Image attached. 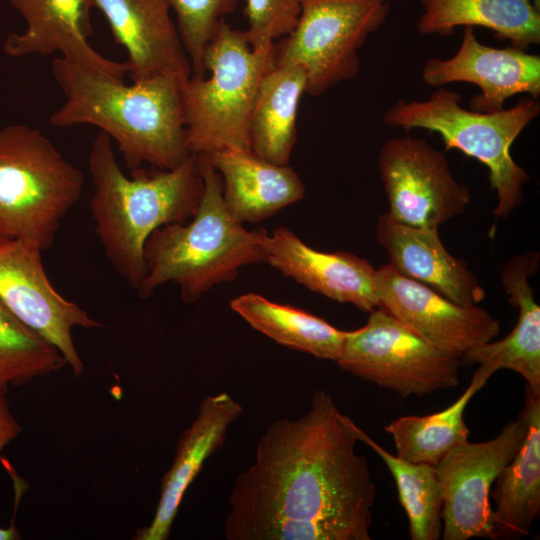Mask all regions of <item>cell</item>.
<instances>
[{
    "label": "cell",
    "mask_w": 540,
    "mask_h": 540,
    "mask_svg": "<svg viewBox=\"0 0 540 540\" xmlns=\"http://www.w3.org/2000/svg\"><path fill=\"white\" fill-rule=\"evenodd\" d=\"M539 1H540V0H532V2L534 3V5H535L538 9H540V8H539V7H540Z\"/></svg>",
    "instance_id": "d6a6232c"
},
{
    "label": "cell",
    "mask_w": 540,
    "mask_h": 540,
    "mask_svg": "<svg viewBox=\"0 0 540 540\" xmlns=\"http://www.w3.org/2000/svg\"><path fill=\"white\" fill-rule=\"evenodd\" d=\"M421 77L426 85L437 88L457 82L474 84L480 93L471 99L470 109L491 113L503 109L514 95L539 97L540 57L513 46L484 45L473 27H464L457 52L446 59H428Z\"/></svg>",
    "instance_id": "5bb4252c"
},
{
    "label": "cell",
    "mask_w": 540,
    "mask_h": 540,
    "mask_svg": "<svg viewBox=\"0 0 540 540\" xmlns=\"http://www.w3.org/2000/svg\"><path fill=\"white\" fill-rule=\"evenodd\" d=\"M196 156L203 179L199 207L190 221L161 226L146 240L141 298L174 282L183 302L194 303L214 286L233 281L240 268L266 263L262 228L248 231L230 213L219 174L206 155Z\"/></svg>",
    "instance_id": "277c9868"
},
{
    "label": "cell",
    "mask_w": 540,
    "mask_h": 540,
    "mask_svg": "<svg viewBox=\"0 0 540 540\" xmlns=\"http://www.w3.org/2000/svg\"><path fill=\"white\" fill-rule=\"evenodd\" d=\"M389 10V0H300L295 27L275 45L276 63L303 68L306 93L320 96L357 76L359 51Z\"/></svg>",
    "instance_id": "ba28073f"
},
{
    "label": "cell",
    "mask_w": 540,
    "mask_h": 540,
    "mask_svg": "<svg viewBox=\"0 0 540 540\" xmlns=\"http://www.w3.org/2000/svg\"><path fill=\"white\" fill-rule=\"evenodd\" d=\"M376 293L379 307L432 345L459 358L500 333L499 321L484 308L457 304L389 264L376 271Z\"/></svg>",
    "instance_id": "4fadbf2b"
},
{
    "label": "cell",
    "mask_w": 540,
    "mask_h": 540,
    "mask_svg": "<svg viewBox=\"0 0 540 540\" xmlns=\"http://www.w3.org/2000/svg\"><path fill=\"white\" fill-rule=\"evenodd\" d=\"M251 46L268 50L276 40L286 37L295 27L300 13V0H245Z\"/></svg>",
    "instance_id": "f546056e"
},
{
    "label": "cell",
    "mask_w": 540,
    "mask_h": 540,
    "mask_svg": "<svg viewBox=\"0 0 540 540\" xmlns=\"http://www.w3.org/2000/svg\"><path fill=\"white\" fill-rule=\"evenodd\" d=\"M539 113L538 98L528 95L507 109L473 111L461 106V95L443 86L425 100L396 101L384 112L383 122L404 131L437 133L447 150H459L485 165L497 196L493 213L505 218L522 203L523 187L530 179L513 159L511 147Z\"/></svg>",
    "instance_id": "8992f818"
},
{
    "label": "cell",
    "mask_w": 540,
    "mask_h": 540,
    "mask_svg": "<svg viewBox=\"0 0 540 540\" xmlns=\"http://www.w3.org/2000/svg\"><path fill=\"white\" fill-rule=\"evenodd\" d=\"M378 168L389 203L387 214L402 224L439 228L470 203L469 187L454 178L445 155L423 138L386 140Z\"/></svg>",
    "instance_id": "8fae6325"
},
{
    "label": "cell",
    "mask_w": 540,
    "mask_h": 540,
    "mask_svg": "<svg viewBox=\"0 0 540 540\" xmlns=\"http://www.w3.org/2000/svg\"><path fill=\"white\" fill-rule=\"evenodd\" d=\"M244 413L230 394L205 397L191 424L182 432L174 459L165 473L150 524L137 531L136 540H166L184 494L206 460L224 444L229 427Z\"/></svg>",
    "instance_id": "ac0fdd59"
},
{
    "label": "cell",
    "mask_w": 540,
    "mask_h": 540,
    "mask_svg": "<svg viewBox=\"0 0 540 540\" xmlns=\"http://www.w3.org/2000/svg\"><path fill=\"white\" fill-rule=\"evenodd\" d=\"M359 439L380 456L393 476L399 502L409 522L410 539H440L443 496L435 466L409 462L392 455L361 429Z\"/></svg>",
    "instance_id": "4316f807"
},
{
    "label": "cell",
    "mask_w": 540,
    "mask_h": 540,
    "mask_svg": "<svg viewBox=\"0 0 540 540\" xmlns=\"http://www.w3.org/2000/svg\"><path fill=\"white\" fill-rule=\"evenodd\" d=\"M231 309L253 329L278 344L336 362L346 332L303 309L245 293L230 301Z\"/></svg>",
    "instance_id": "d4e9b609"
},
{
    "label": "cell",
    "mask_w": 540,
    "mask_h": 540,
    "mask_svg": "<svg viewBox=\"0 0 540 540\" xmlns=\"http://www.w3.org/2000/svg\"><path fill=\"white\" fill-rule=\"evenodd\" d=\"M52 73L65 97L49 117L52 126L98 127L117 143L130 171L145 164L173 169L191 155L181 88L174 81L155 77L127 85L60 56Z\"/></svg>",
    "instance_id": "7a4b0ae2"
},
{
    "label": "cell",
    "mask_w": 540,
    "mask_h": 540,
    "mask_svg": "<svg viewBox=\"0 0 540 540\" xmlns=\"http://www.w3.org/2000/svg\"><path fill=\"white\" fill-rule=\"evenodd\" d=\"M21 432V426L10 411L5 395L0 394V454Z\"/></svg>",
    "instance_id": "4dcf8cb0"
},
{
    "label": "cell",
    "mask_w": 540,
    "mask_h": 540,
    "mask_svg": "<svg viewBox=\"0 0 540 540\" xmlns=\"http://www.w3.org/2000/svg\"><path fill=\"white\" fill-rule=\"evenodd\" d=\"M27 26L12 32L3 42L11 57L48 56L60 53L68 61L87 69L124 80L126 62L106 58L89 42L93 35L91 0H9Z\"/></svg>",
    "instance_id": "2e32d148"
},
{
    "label": "cell",
    "mask_w": 540,
    "mask_h": 540,
    "mask_svg": "<svg viewBox=\"0 0 540 540\" xmlns=\"http://www.w3.org/2000/svg\"><path fill=\"white\" fill-rule=\"evenodd\" d=\"M39 248L16 239H0V301L24 324L53 344L74 374L84 368L72 329L102 327L49 280Z\"/></svg>",
    "instance_id": "7c38bea8"
},
{
    "label": "cell",
    "mask_w": 540,
    "mask_h": 540,
    "mask_svg": "<svg viewBox=\"0 0 540 540\" xmlns=\"http://www.w3.org/2000/svg\"><path fill=\"white\" fill-rule=\"evenodd\" d=\"M19 538V533L12 525L8 528L0 527V540H14Z\"/></svg>",
    "instance_id": "1f68e13d"
},
{
    "label": "cell",
    "mask_w": 540,
    "mask_h": 540,
    "mask_svg": "<svg viewBox=\"0 0 540 540\" xmlns=\"http://www.w3.org/2000/svg\"><path fill=\"white\" fill-rule=\"evenodd\" d=\"M527 431L514 458L494 482L490 497L494 539H519L529 534L540 514V394L525 388Z\"/></svg>",
    "instance_id": "7402d4cb"
},
{
    "label": "cell",
    "mask_w": 540,
    "mask_h": 540,
    "mask_svg": "<svg viewBox=\"0 0 540 540\" xmlns=\"http://www.w3.org/2000/svg\"><path fill=\"white\" fill-rule=\"evenodd\" d=\"M421 35L449 37L457 27H482L513 47L540 43V9L532 0H421Z\"/></svg>",
    "instance_id": "603a6c76"
},
{
    "label": "cell",
    "mask_w": 540,
    "mask_h": 540,
    "mask_svg": "<svg viewBox=\"0 0 540 540\" xmlns=\"http://www.w3.org/2000/svg\"><path fill=\"white\" fill-rule=\"evenodd\" d=\"M376 240L400 274L460 305H477L485 298L476 275L445 248L438 228L405 225L384 213L376 222Z\"/></svg>",
    "instance_id": "d6986e66"
},
{
    "label": "cell",
    "mask_w": 540,
    "mask_h": 540,
    "mask_svg": "<svg viewBox=\"0 0 540 540\" xmlns=\"http://www.w3.org/2000/svg\"><path fill=\"white\" fill-rule=\"evenodd\" d=\"M539 253L526 252L509 260L501 271V281L510 304L518 308L512 331L498 341H488L468 349L462 366L485 365L495 372L512 370L526 381V387L540 394V307L535 300L530 277L539 269Z\"/></svg>",
    "instance_id": "ffe728a7"
},
{
    "label": "cell",
    "mask_w": 540,
    "mask_h": 540,
    "mask_svg": "<svg viewBox=\"0 0 540 540\" xmlns=\"http://www.w3.org/2000/svg\"><path fill=\"white\" fill-rule=\"evenodd\" d=\"M338 366L396 394L424 396L460 383V358L432 345L382 307L347 331Z\"/></svg>",
    "instance_id": "9c48e42d"
},
{
    "label": "cell",
    "mask_w": 540,
    "mask_h": 540,
    "mask_svg": "<svg viewBox=\"0 0 540 540\" xmlns=\"http://www.w3.org/2000/svg\"><path fill=\"white\" fill-rule=\"evenodd\" d=\"M206 156L221 178L230 213L242 224L267 219L305 196V184L289 165L271 163L242 148Z\"/></svg>",
    "instance_id": "44dd1931"
},
{
    "label": "cell",
    "mask_w": 540,
    "mask_h": 540,
    "mask_svg": "<svg viewBox=\"0 0 540 540\" xmlns=\"http://www.w3.org/2000/svg\"><path fill=\"white\" fill-rule=\"evenodd\" d=\"M306 93V74L296 64H277L263 77L249 121L250 150L288 165L297 140V112Z\"/></svg>",
    "instance_id": "cb8c5ba5"
},
{
    "label": "cell",
    "mask_w": 540,
    "mask_h": 540,
    "mask_svg": "<svg viewBox=\"0 0 540 540\" xmlns=\"http://www.w3.org/2000/svg\"><path fill=\"white\" fill-rule=\"evenodd\" d=\"M125 48L132 82L163 77L182 89L192 70L167 0H91Z\"/></svg>",
    "instance_id": "9a60e30c"
},
{
    "label": "cell",
    "mask_w": 540,
    "mask_h": 540,
    "mask_svg": "<svg viewBox=\"0 0 540 540\" xmlns=\"http://www.w3.org/2000/svg\"><path fill=\"white\" fill-rule=\"evenodd\" d=\"M191 64L192 74L205 75L204 50L219 23L232 14L239 0H167Z\"/></svg>",
    "instance_id": "f1b7e54d"
},
{
    "label": "cell",
    "mask_w": 540,
    "mask_h": 540,
    "mask_svg": "<svg viewBox=\"0 0 540 540\" xmlns=\"http://www.w3.org/2000/svg\"><path fill=\"white\" fill-rule=\"evenodd\" d=\"M266 263L306 288L364 312L379 307L377 269L348 252H321L305 244L286 227L261 232Z\"/></svg>",
    "instance_id": "e0dca14e"
},
{
    "label": "cell",
    "mask_w": 540,
    "mask_h": 540,
    "mask_svg": "<svg viewBox=\"0 0 540 540\" xmlns=\"http://www.w3.org/2000/svg\"><path fill=\"white\" fill-rule=\"evenodd\" d=\"M359 432L325 390L304 415L271 423L233 484L225 537L313 540L314 523L329 540H370L376 486Z\"/></svg>",
    "instance_id": "6da1fadb"
},
{
    "label": "cell",
    "mask_w": 540,
    "mask_h": 540,
    "mask_svg": "<svg viewBox=\"0 0 540 540\" xmlns=\"http://www.w3.org/2000/svg\"><path fill=\"white\" fill-rule=\"evenodd\" d=\"M526 431L523 408L496 437L477 443L466 441L435 466L443 496V540L494 539L491 489L518 452Z\"/></svg>",
    "instance_id": "30bf717a"
},
{
    "label": "cell",
    "mask_w": 540,
    "mask_h": 540,
    "mask_svg": "<svg viewBox=\"0 0 540 540\" xmlns=\"http://www.w3.org/2000/svg\"><path fill=\"white\" fill-rule=\"evenodd\" d=\"M495 371L480 365L460 397L445 409L424 416H401L384 427L392 437L396 455L413 463L436 466L454 447L468 441L466 407Z\"/></svg>",
    "instance_id": "484cf974"
},
{
    "label": "cell",
    "mask_w": 540,
    "mask_h": 540,
    "mask_svg": "<svg viewBox=\"0 0 540 540\" xmlns=\"http://www.w3.org/2000/svg\"><path fill=\"white\" fill-rule=\"evenodd\" d=\"M202 65L209 75L191 74L181 89L189 152L250 150V116L263 77L276 65L275 46L254 49L245 30L233 28L224 19L204 50Z\"/></svg>",
    "instance_id": "5b68a950"
},
{
    "label": "cell",
    "mask_w": 540,
    "mask_h": 540,
    "mask_svg": "<svg viewBox=\"0 0 540 540\" xmlns=\"http://www.w3.org/2000/svg\"><path fill=\"white\" fill-rule=\"evenodd\" d=\"M83 187L82 171L41 130H0V239L49 249Z\"/></svg>",
    "instance_id": "52a82bcc"
},
{
    "label": "cell",
    "mask_w": 540,
    "mask_h": 540,
    "mask_svg": "<svg viewBox=\"0 0 540 540\" xmlns=\"http://www.w3.org/2000/svg\"><path fill=\"white\" fill-rule=\"evenodd\" d=\"M61 352L0 301V394L63 368Z\"/></svg>",
    "instance_id": "83f0119b"
},
{
    "label": "cell",
    "mask_w": 540,
    "mask_h": 540,
    "mask_svg": "<svg viewBox=\"0 0 540 540\" xmlns=\"http://www.w3.org/2000/svg\"><path fill=\"white\" fill-rule=\"evenodd\" d=\"M88 170L96 235L114 270L137 291L147 274L144 246L150 234L189 221L199 207L203 179L197 156L191 154L173 169L140 167L128 177L111 138L100 131L90 147Z\"/></svg>",
    "instance_id": "3957f363"
}]
</instances>
